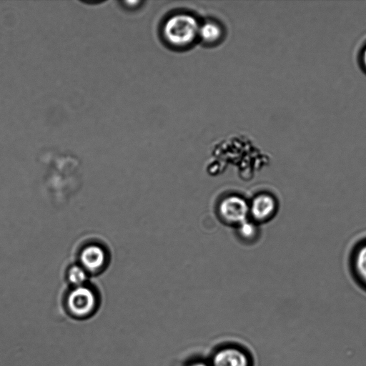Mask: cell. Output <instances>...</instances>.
<instances>
[{
  "instance_id": "obj_4",
  "label": "cell",
  "mask_w": 366,
  "mask_h": 366,
  "mask_svg": "<svg viewBox=\"0 0 366 366\" xmlns=\"http://www.w3.org/2000/svg\"><path fill=\"white\" fill-rule=\"evenodd\" d=\"M209 363L210 366H252V360L243 348L228 345L216 350Z\"/></svg>"
},
{
  "instance_id": "obj_6",
  "label": "cell",
  "mask_w": 366,
  "mask_h": 366,
  "mask_svg": "<svg viewBox=\"0 0 366 366\" xmlns=\"http://www.w3.org/2000/svg\"><path fill=\"white\" fill-rule=\"evenodd\" d=\"M222 34L220 26L212 21H208L199 26V35L202 39L208 44L217 41Z\"/></svg>"
},
{
  "instance_id": "obj_10",
  "label": "cell",
  "mask_w": 366,
  "mask_h": 366,
  "mask_svg": "<svg viewBox=\"0 0 366 366\" xmlns=\"http://www.w3.org/2000/svg\"><path fill=\"white\" fill-rule=\"evenodd\" d=\"M188 366H210L209 362L204 361H194L189 364Z\"/></svg>"
},
{
  "instance_id": "obj_5",
  "label": "cell",
  "mask_w": 366,
  "mask_h": 366,
  "mask_svg": "<svg viewBox=\"0 0 366 366\" xmlns=\"http://www.w3.org/2000/svg\"><path fill=\"white\" fill-rule=\"evenodd\" d=\"M81 267L90 272H97L104 267L107 254L104 249L98 244L85 247L80 254Z\"/></svg>"
},
{
  "instance_id": "obj_8",
  "label": "cell",
  "mask_w": 366,
  "mask_h": 366,
  "mask_svg": "<svg viewBox=\"0 0 366 366\" xmlns=\"http://www.w3.org/2000/svg\"><path fill=\"white\" fill-rule=\"evenodd\" d=\"M272 204H276V202L271 197H260L256 199V202L254 201L253 206L254 213H256L257 215L263 216L264 215V211H267L268 215H271L275 209L266 207L265 206Z\"/></svg>"
},
{
  "instance_id": "obj_9",
  "label": "cell",
  "mask_w": 366,
  "mask_h": 366,
  "mask_svg": "<svg viewBox=\"0 0 366 366\" xmlns=\"http://www.w3.org/2000/svg\"><path fill=\"white\" fill-rule=\"evenodd\" d=\"M357 61L360 69L366 74V39L362 43L358 49Z\"/></svg>"
},
{
  "instance_id": "obj_3",
  "label": "cell",
  "mask_w": 366,
  "mask_h": 366,
  "mask_svg": "<svg viewBox=\"0 0 366 366\" xmlns=\"http://www.w3.org/2000/svg\"><path fill=\"white\" fill-rule=\"evenodd\" d=\"M347 266L352 281L366 293V234L352 243L347 254Z\"/></svg>"
},
{
  "instance_id": "obj_2",
  "label": "cell",
  "mask_w": 366,
  "mask_h": 366,
  "mask_svg": "<svg viewBox=\"0 0 366 366\" xmlns=\"http://www.w3.org/2000/svg\"><path fill=\"white\" fill-rule=\"evenodd\" d=\"M65 306L74 318L82 320L92 316L99 306V298L94 290L84 285L74 287L66 295Z\"/></svg>"
},
{
  "instance_id": "obj_1",
  "label": "cell",
  "mask_w": 366,
  "mask_h": 366,
  "mask_svg": "<svg viewBox=\"0 0 366 366\" xmlns=\"http://www.w3.org/2000/svg\"><path fill=\"white\" fill-rule=\"evenodd\" d=\"M199 26L191 15L177 14L169 18L163 27L166 41L176 47H185L199 35Z\"/></svg>"
},
{
  "instance_id": "obj_7",
  "label": "cell",
  "mask_w": 366,
  "mask_h": 366,
  "mask_svg": "<svg viewBox=\"0 0 366 366\" xmlns=\"http://www.w3.org/2000/svg\"><path fill=\"white\" fill-rule=\"evenodd\" d=\"M86 278V271L81 266L74 265L69 269L68 279L74 287L83 285Z\"/></svg>"
}]
</instances>
